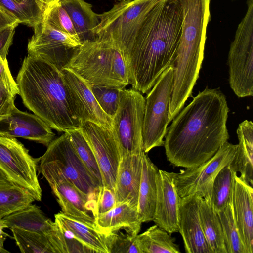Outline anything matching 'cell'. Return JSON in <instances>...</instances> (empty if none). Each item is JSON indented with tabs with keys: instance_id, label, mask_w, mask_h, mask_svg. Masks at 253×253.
<instances>
[{
	"instance_id": "obj_1",
	"label": "cell",
	"mask_w": 253,
	"mask_h": 253,
	"mask_svg": "<svg viewBox=\"0 0 253 253\" xmlns=\"http://www.w3.org/2000/svg\"><path fill=\"white\" fill-rule=\"evenodd\" d=\"M229 109L219 89L206 88L173 119L164 146L173 166L189 168L211 158L229 138Z\"/></svg>"
},
{
	"instance_id": "obj_2",
	"label": "cell",
	"mask_w": 253,
	"mask_h": 253,
	"mask_svg": "<svg viewBox=\"0 0 253 253\" xmlns=\"http://www.w3.org/2000/svg\"><path fill=\"white\" fill-rule=\"evenodd\" d=\"M183 20L177 0H159L146 15L132 41L122 52L133 89L147 93L172 65Z\"/></svg>"
},
{
	"instance_id": "obj_3",
	"label": "cell",
	"mask_w": 253,
	"mask_h": 253,
	"mask_svg": "<svg viewBox=\"0 0 253 253\" xmlns=\"http://www.w3.org/2000/svg\"><path fill=\"white\" fill-rule=\"evenodd\" d=\"M16 82L24 105L52 129L65 132L80 128L61 70L44 59L28 55Z\"/></svg>"
},
{
	"instance_id": "obj_4",
	"label": "cell",
	"mask_w": 253,
	"mask_h": 253,
	"mask_svg": "<svg viewBox=\"0 0 253 253\" xmlns=\"http://www.w3.org/2000/svg\"><path fill=\"white\" fill-rule=\"evenodd\" d=\"M65 67L89 85L124 89L130 84L121 51L111 43L97 38L82 42Z\"/></svg>"
},
{
	"instance_id": "obj_5",
	"label": "cell",
	"mask_w": 253,
	"mask_h": 253,
	"mask_svg": "<svg viewBox=\"0 0 253 253\" xmlns=\"http://www.w3.org/2000/svg\"><path fill=\"white\" fill-rule=\"evenodd\" d=\"M159 0H123L98 14L96 38L108 42L122 53L134 39L141 24Z\"/></svg>"
},
{
	"instance_id": "obj_6",
	"label": "cell",
	"mask_w": 253,
	"mask_h": 253,
	"mask_svg": "<svg viewBox=\"0 0 253 253\" xmlns=\"http://www.w3.org/2000/svg\"><path fill=\"white\" fill-rule=\"evenodd\" d=\"M247 3L228 56L229 85L240 98L253 96V0Z\"/></svg>"
},
{
	"instance_id": "obj_7",
	"label": "cell",
	"mask_w": 253,
	"mask_h": 253,
	"mask_svg": "<svg viewBox=\"0 0 253 253\" xmlns=\"http://www.w3.org/2000/svg\"><path fill=\"white\" fill-rule=\"evenodd\" d=\"M173 83V68L170 66L160 76L145 98L142 131L143 149L145 153L153 148L164 146Z\"/></svg>"
},
{
	"instance_id": "obj_8",
	"label": "cell",
	"mask_w": 253,
	"mask_h": 253,
	"mask_svg": "<svg viewBox=\"0 0 253 253\" xmlns=\"http://www.w3.org/2000/svg\"><path fill=\"white\" fill-rule=\"evenodd\" d=\"M145 100L142 94L133 88H124L119 106L112 117V131L122 156L141 154Z\"/></svg>"
},
{
	"instance_id": "obj_9",
	"label": "cell",
	"mask_w": 253,
	"mask_h": 253,
	"mask_svg": "<svg viewBox=\"0 0 253 253\" xmlns=\"http://www.w3.org/2000/svg\"><path fill=\"white\" fill-rule=\"evenodd\" d=\"M236 148L237 144L227 141L211 158L203 163L181 169L178 173L169 172L179 196L183 198L199 193L210 202L214 179L222 169L230 165Z\"/></svg>"
},
{
	"instance_id": "obj_10",
	"label": "cell",
	"mask_w": 253,
	"mask_h": 253,
	"mask_svg": "<svg viewBox=\"0 0 253 253\" xmlns=\"http://www.w3.org/2000/svg\"><path fill=\"white\" fill-rule=\"evenodd\" d=\"M39 162L58 169L81 191L95 201L100 186L77 153L68 133L65 132L47 146Z\"/></svg>"
},
{
	"instance_id": "obj_11",
	"label": "cell",
	"mask_w": 253,
	"mask_h": 253,
	"mask_svg": "<svg viewBox=\"0 0 253 253\" xmlns=\"http://www.w3.org/2000/svg\"><path fill=\"white\" fill-rule=\"evenodd\" d=\"M39 158L29 154L15 137L0 135V168L16 185L28 190L41 201L42 191L37 175Z\"/></svg>"
},
{
	"instance_id": "obj_12",
	"label": "cell",
	"mask_w": 253,
	"mask_h": 253,
	"mask_svg": "<svg viewBox=\"0 0 253 253\" xmlns=\"http://www.w3.org/2000/svg\"><path fill=\"white\" fill-rule=\"evenodd\" d=\"M29 39L28 55L44 59L61 70L68 64L80 41L75 37L61 33L42 21L34 27Z\"/></svg>"
},
{
	"instance_id": "obj_13",
	"label": "cell",
	"mask_w": 253,
	"mask_h": 253,
	"mask_svg": "<svg viewBox=\"0 0 253 253\" xmlns=\"http://www.w3.org/2000/svg\"><path fill=\"white\" fill-rule=\"evenodd\" d=\"M38 170L46 180L62 209L67 215L94 221L92 211L94 202L81 191L57 168L39 162Z\"/></svg>"
},
{
	"instance_id": "obj_14",
	"label": "cell",
	"mask_w": 253,
	"mask_h": 253,
	"mask_svg": "<svg viewBox=\"0 0 253 253\" xmlns=\"http://www.w3.org/2000/svg\"><path fill=\"white\" fill-rule=\"evenodd\" d=\"M80 128L95 155L103 185L114 190L122 155L112 130L90 122L82 123Z\"/></svg>"
},
{
	"instance_id": "obj_15",
	"label": "cell",
	"mask_w": 253,
	"mask_h": 253,
	"mask_svg": "<svg viewBox=\"0 0 253 253\" xmlns=\"http://www.w3.org/2000/svg\"><path fill=\"white\" fill-rule=\"evenodd\" d=\"M75 114L81 124L90 122L105 128L112 129V118L101 109L90 85L67 68L61 70Z\"/></svg>"
},
{
	"instance_id": "obj_16",
	"label": "cell",
	"mask_w": 253,
	"mask_h": 253,
	"mask_svg": "<svg viewBox=\"0 0 253 253\" xmlns=\"http://www.w3.org/2000/svg\"><path fill=\"white\" fill-rule=\"evenodd\" d=\"M202 198L195 193L181 198L179 207L178 232L187 253H212L204 236L200 219Z\"/></svg>"
},
{
	"instance_id": "obj_17",
	"label": "cell",
	"mask_w": 253,
	"mask_h": 253,
	"mask_svg": "<svg viewBox=\"0 0 253 253\" xmlns=\"http://www.w3.org/2000/svg\"><path fill=\"white\" fill-rule=\"evenodd\" d=\"M157 199L152 221L171 234L178 232V214L181 198L169 172L159 169L156 176Z\"/></svg>"
},
{
	"instance_id": "obj_18",
	"label": "cell",
	"mask_w": 253,
	"mask_h": 253,
	"mask_svg": "<svg viewBox=\"0 0 253 253\" xmlns=\"http://www.w3.org/2000/svg\"><path fill=\"white\" fill-rule=\"evenodd\" d=\"M0 135L20 137L46 146L55 136L52 128L40 118L16 106L9 116L0 120Z\"/></svg>"
},
{
	"instance_id": "obj_19",
	"label": "cell",
	"mask_w": 253,
	"mask_h": 253,
	"mask_svg": "<svg viewBox=\"0 0 253 253\" xmlns=\"http://www.w3.org/2000/svg\"><path fill=\"white\" fill-rule=\"evenodd\" d=\"M232 203L236 225L247 253H253V189L242 177L234 174Z\"/></svg>"
},
{
	"instance_id": "obj_20",
	"label": "cell",
	"mask_w": 253,
	"mask_h": 253,
	"mask_svg": "<svg viewBox=\"0 0 253 253\" xmlns=\"http://www.w3.org/2000/svg\"><path fill=\"white\" fill-rule=\"evenodd\" d=\"M54 222L70 231L93 253H110L116 232H102L94 221H87L59 212L54 215Z\"/></svg>"
},
{
	"instance_id": "obj_21",
	"label": "cell",
	"mask_w": 253,
	"mask_h": 253,
	"mask_svg": "<svg viewBox=\"0 0 253 253\" xmlns=\"http://www.w3.org/2000/svg\"><path fill=\"white\" fill-rule=\"evenodd\" d=\"M143 153L122 156L114 189L117 205L126 202L137 208Z\"/></svg>"
},
{
	"instance_id": "obj_22",
	"label": "cell",
	"mask_w": 253,
	"mask_h": 253,
	"mask_svg": "<svg viewBox=\"0 0 253 253\" xmlns=\"http://www.w3.org/2000/svg\"><path fill=\"white\" fill-rule=\"evenodd\" d=\"M94 222L103 232L109 234L124 229L126 233L136 236L142 222L137 208L128 203L116 205L108 211L94 218Z\"/></svg>"
},
{
	"instance_id": "obj_23",
	"label": "cell",
	"mask_w": 253,
	"mask_h": 253,
	"mask_svg": "<svg viewBox=\"0 0 253 253\" xmlns=\"http://www.w3.org/2000/svg\"><path fill=\"white\" fill-rule=\"evenodd\" d=\"M238 144L233 159L229 166L231 170L239 173L248 183L253 184V124L245 120L237 129Z\"/></svg>"
},
{
	"instance_id": "obj_24",
	"label": "cell",
	"mask_w": 253,
	"mask_h": 253,
	"mask_svg": "<svg viewBox=\"0 0 253 253\" xmlns=\"http://www.w3.org/2000/svg\"><path fill=\"white\" fill-rule=\"evenodd\" d=\"M158 170L144 152L137 203L138 216L142 223L152 221L154 217L157 199L156 176Z\"/></svg>"
},
{
	"instance_id": "obj_25",
	"label": "cell",
	"mask_w": 253,
	"mask_h": 253,
	"mask_svg": "<svg viewBox=\"0 0 253 253\" xmlns=\"http://www.w3.org/2000/svg\"><path fill=\"white\" fill-rule=\"evenodd\" d=\"M73 24L81 43L96 39L94 30L99 23L98 14L92 5L83 0H60Z\"/></svg>"
},
{
	"instance_id": "obj_26",
	"label": "cell",
	"mask_w": 253,
	"mask_h": 253,
	"mask_svg": "<svg viewBox=\"0 0 253 253\" xmlns=\"http://www.w3.org/2000/svg\"><path fill=\"white\" fill-rule=\"evenodd\" d=\"M7 228L37 232L48 237L54 229V222L48 218L40 207L30 204L3 218Z\"/></svg>"
},
{
	"instance_id": "obj_27",
	"label": "cell",
	"mask_w": 253,
	"mask_h": 253,
	"mask_svg": "<svg viewBox=\"0 0 253 253\" xmlns=\"http://www.w3.org/2000/svg\"><path fill=\"white\" fill-rule=\"evenodd\" d=\"M199 215L204 236L212 253H227L219 217L210 203L201 198Z\"/></svg>"
},
{
	"instance_id": "obj_28",
	"label": "cell",
	"mask_w": 253,
	"mask_h": 253,
	"mask_svg": "<svg viewBox=\"0 0 253 253\" xmlns=\"http://www.w3.org/2000/svg\"><path fill=\"white\" fill-rule=\"evenodd\" d=\"M140 253H180L175 239L155 224L136 236Z\"/></svg>"
},
{
	"instance_id": "obj_29",
	"label": "cell",
	"mask_w": 253,
	"mask_h": 253,
	"mask_svg": "<svg viewBox=\"0 0 253 253\" xmlns=\"http://www.w3.org/2000/svg\"><path fill=\"white\" fill-rule=\"evenodd\" d=\"M35 200L32 194L22 187H0V219L26 207Z\"/></svg>"
},
{
	"instance_id": "obj_30",
	"label": "cell",
	"mask_w": 253,
	"mask_h": 253,
	"mask_svg": "<svg viewBox=\"0 0 253 253\" xmlns=\"http://www.w3.org/2000/svg\"><path fill=\"white\" fill-rule=\"evenodd\" d=\"M234 174L229 165L222 169L214 179L209 203L215 212L223 209L232 200Z\"/></svg>"
},
{
	"instance_id": "obj_31",
	"label": "cell",
	"mask_w": 253,
	"mask_h": 253,
	"mask_svg": "<svg viewBox=\"0 0 253 253\" xmlns=\"http://www.w3.org/2000/svg\"><path fill=\"white\" fill-rule=\"evenodd\" d=\"M216 212L221 223L227 253H247L235 222L232 200Z\"/></svg>"
},
{
	"instance_id": "obj_32",
	"label": "cell",
	"mask_w": 253,
	"mask_h": 253,
	"mask_svg": "<svg viewBox=\"0 0 253 253\" xmlns=\"http://www.w3.org/2000/svg\"><path fill=\"white\" fill-rule=\"evenodd\" d=\"M10 229L21 253H55L46 235L18 228H12Z\"/></svg>"
},
{
	"instance_id": "obj_33",
	"label": "cell",
	"mask_w": 253,
	"mask_h": 253,
	"mask_svg": "<svg viewBox=\"0 0 253 253\" xmlns=\"http://www.w3.org/2000/svg\"><path fill=\"white\" fill-rule=\"evenodd\" d=\"M77 153L98 185H103L100 170L91 147L80 128L66 131Z\"/></svg>"
},
{
	"instance_id": "obj_34",
	"label": "cell",
	"mask_w": 253,
	"mask_h": 253,
	"mask_svg": "<svg viewBox=\"0 0 253 253\" xmlns=\"http://www.w3.org/2000/svg\"><path fill=\"white\" fill-rule=\"evenodd\" d=\"M42 21L61 33L79 40L72 20L60 0H49Z\"/></svg>"
},
{
	"instance_id": "obj_35",
	"label": "cell",
	"mask_w": 253,
	"mask_h": 253,
	"mask_svg": "<svg viewBox=\"0 0 253 253\" xmlns=\"http://www.w3.org/2000/svg\"><path fill=\"white\" fill-rule=\"evenodd\" d=\"M54 224V230L48 238L55 253H93L70 231Z\"/></svg>"
},
{
	"instance_id": "obj_36",
	"label": "cell",
	"mask_w": 253,
	"mask_h": 253,
	"mask_svg": "<svg viewBox=\"0 0 253 253\" xmlns=\"http://www.w3.org/2000/svg\"><path fill=\"white\" fill-rule=\"evenodd\" d=\"M89 85L101 109L112 118L117 110L124 89Z\"/></svg>"
},
{
	"instance_id": "obj_37",
	"label": "cell",
	"mask_w": 253,
	"mask_h": 253,
	"mask_svg": "<svg viewBox=\"0 0 253 253\" xmlns=\"http://www.w3.org/2000/svg\"><path fill=\"white\" fill-rule=\"evenodd\" d=\"M116 205L114 190L103 185L99 186L92 212L94 218L108 211Z\"/></svg>"
},
{
	"instance_id": "obj_38",
	"label": "cell",
	"mask_w": 253,
	"mask_h": 253,
	"mask_svg": "<svg viewBox=\"0 0 253 253\" xmlns=\"http://www.w3.org/2000/svg\"><path fill=\"white\" fill-rule=\"evenodd\" d=\"M140 253L136 241V236L126 233L124 234L122 232H116L111 245L110 253Z\"/></svg>"
},
{
	"instance_id": "obj_39",
	"label": "cell",
	"mask_w": 253,
	"mask_h": 253,
	"mask_svg": "<svg viewBox=\"0 0 253 253\" xmlns=\"http://www.w3.org/2000/svg\"><path fill=\"white\" fill-rule=\"evenodd\" d=\"M0 8L14 18L19 24L32 27L31 21L20 4L14 0H0Z\"/></svg>"
},
{
	"instance_id": "obj_40",
	"label": "cell",
	"mask_w": 253,
	"mask_h": 253,
	"mask_svg": "<svg viewBox=\"0 0 253 253\" xmlns=\"http://www.w3.org/2000/svg\"><path fill=\"white\" fill-rule=\"evenodd\" d=\"M0 85L5 87L13 94H19L16 82L13 79L6 58L0 56Z\"/></svg>"
},
{
	"instance_id": "obj_41",
	"label": "cell",
	"mask_w": 253,
	"mask_h": 253,
	"mask_svg": "<svg viewBox=\"0 0 253 253\" xmlns=\"http://www.w3.org/2000/svg\"><path fill=\"white\" fill-rule=\"evenodd\" d=\"M16 95L3 86L0 85V120L7 117L15 106Z\"/></svg>"
},
{
	"instance_id": "obj_42",
	"label": "cell",
	"mask_w": 253,
	"mask_h": 253,
	"mask_svg": "<svg viewBox=\"0 0 253 253\" xmlns=\"http://www.w3.org/2000/svg\"><path fill=\"white\" fill-rule=\"evenodd\" d=\"M20 4L28 15L32 13L36 17H41L49 0H14Z\"/></svg>"
},
{
	"instance_id": "obj_43",
	"label": "cell",
	"mask_w": 253,
	"mask_h": 253,
	"mask_svg": "<svg viewBox=\"0 0 253 253\" xmlns=\"http://www.w3.org/2000/svg\"><path fill=\"white\" fill-rule=\"evenodd\" d=\"M18 24H15L0 31V56L6 58L13 41L15 30Z\"/></svg>"
},
{
	"instance_id": "obj_44",
	"label": "cell",
	"mask_w": 253,
	"mask_h": 253,
	"mask_svg": "<svg viewBox=\"0 0 253 253\" xmlns=\"http://www.w3.org/2000/svg\"><path fill=\"white\" fill-rule=\"evenodd\" d=\"M15 24H19L14 18L0 8V31Z\"/></svg>"
},
{
	"instance_id": "obj_45",
	"label": "cell",
	"mask_w": 253,
	"mask_h": 253,
	"mask_svg": "<svg viewBox=\"0 0 253 253\" xmlns=\"http://www.w3.org/2000/svg\"><path fill=\"white\" fill-rule=\"evenodd\" d=\"M6 225L2 219H0V249L4 253H9L4 247V243L6 239V236H9L8 234L4 232V229L6 228Z\"/></svg>"
},
{
	"instance_id": "obj_46",
	"label": "cell",
	"mask_w": 253,
	"mask_h": 253,
	"mask_svg": "<svg viewBox=\"0 0 253 253\" xmlns=\"http://www.w3.org/2000/svg\"><path fill=\"white\" fill-rule=\"evenodd\" d=\"M15 185L0 168V187Z\"/></svg>"
},
{
	"instance_id": "obj_47",
	"label": "cell",
	"mask_w": 253,
	"mask_h": 253,
	"mask_svg": "<svg viewBox=\"0 0 253 253\" xmlns=\"http://www.w3.org/2000/svg\"><path fill=\"white\" fill-rule=\"evenodd\" d=\"M0 253H4L1 249H0Z\"/></svg>"
}]
</instances>
